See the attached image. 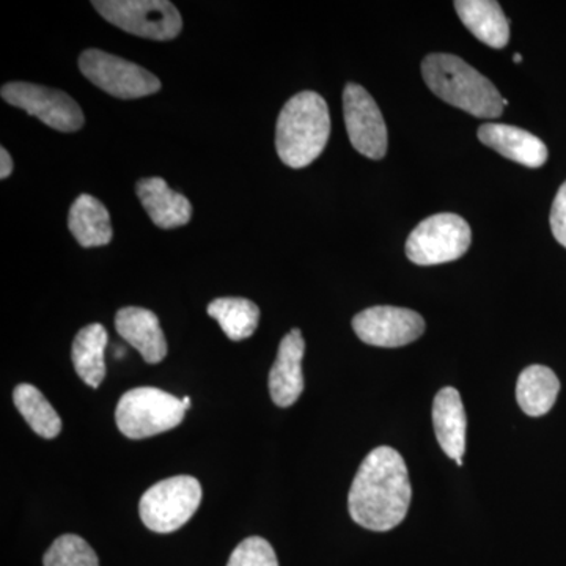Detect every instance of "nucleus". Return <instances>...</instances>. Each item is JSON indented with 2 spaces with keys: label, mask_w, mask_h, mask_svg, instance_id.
<instances>
[{
  "label": "nucleus",
  "mask_w": 566,
  "mask_h": 566,
  "mask_svg": "<svg viewBox=\"0 0 566 566\" xmlns=\"http://www.w3.org/2000/svg\"><path fill=\"white\" fill-rule=\"evenodd\" d=\"M476 134L482 144L493 148L510 161L523 164L531 169H538L547 161L545 142L526 129L502 123H485L480 126Z\"/></svg>",
  "instance_id": "nucleus-13"
},
{
  "label": "nucleus",
  "mask_w": 566,
  "mask_h": 566,
  "mask_svg": "<svg viewBox=\"0 0 566 566\" xmlns=\"http://www.w3.org/2000/svg\"><path fill=\"white\" fill-rule=\"evenodd\" d=\"M353 329L364 344L400 348L422 337L424 319L409 308L378 305L354 316Z\"/></svg>",
  "instance_id": "nucleus-10"
},
{
  "label": "nucleus",
  "mask_w": 566,
  "mask_h": 566,
  "mask_svg": "<svg viewBox=\"0 0 566 566\" xmlns=\"http://www.w3.org/2000/svg\"><path fill=\"white\" fill-rule=\"evenodd\" d=\"M455 10L461 22L482 43L494 50L509 44V20L494 0H457Z\"/></svg>",
  "instance_id": "nucleus-17"
},
{
  "label": "nucleus",
  "mask_w": 566,
  "mask_h": 566,
  "mask_svg": "<svg viewBox=\"0 0 566 566\" xmlns=\"http://www.w3.org/2000/svg\"><path fill=\"white\" fill-rule=\"evenodd\" d=\"M107 340L109 337L103 324L93 323L81 329L73 342L71 359H73L74 370L82 381L93 389H98L106 376L104 352H106Z\"/></svg>",
  "instance_id": "nucleus-19"
},
{
  "label": "nucleus",
  "mask_w": 566,
  "mask_h": 566,
  "mask_svg": "<svg viewBox=\"0 0 566 566\" xmlns=\"http://www.w3.org/2000/svg\"><path fill=\"white\" fill-rule=\"evenodd\" d=\"M202 502V486L193 476L177 475L156 483L140 499L142 523L158 534H170L188 523Z\"/></svg>",
  "instance_id": "nucleus-5"
},
{
  "label": "nucleus",
  "mask_w": 566,
  "mask_h": 566,
  "mask_svg": "<svg viewBox=\"0 0 566 566\" xmlns=\"http://www.w3.org/2000/svg\"><path fill=\"white\" fill-rule=\"evenodd\" d=\"M2 98L57 132L74 133L84 126L80 104L65 92L29 82H10L2 87Z\"/></svg>",
  "instance_id": "nucleus-9"
},
{
  "label": "nucleus",
  "mask_w": 566,
  "mask_h": 566,
  "mask_svg": "<svg viewBox=\"0 0 566 566\" xmlns=\"http://www.w3.org/2000/svg\"><path fill=\"white\" fill-rule=\"evenodd\" d=\"M185 412L180 398L155 387H137L123 395L115 420L126 438L145 439L178 427Z\"/></svg>",
  "instance_id": "nucleus-4"
},
{
  "label": "nucleus",
  "mask_w": 566,
  "mask_h": 566,
  "mask_svg": "<svg viewBox=\"0 0 566 566\" xmlns=\"http://www.w3.org/2000/svg\"><path fill=\"white\" fill-rule=\"evenodd\" d=\"M115 329L142 354L145 363L159 364L167 356V342L161 324L158 316L148 308H120L115 316Z\"/></svg>",
  "instance_id": "nucleus-14"
},
{
  "label": "nucleus",
  "mask_w": 566,
  "mask_h": 566,
  "mask_svg": "<svg viewBox=\"0 0 566 566\" xmlns=\"http://www.w3.org/2000/svg\"><path fill=\"white\" fill-rule=\"evenodd\" d=\"M305 342L300 329L282 338L277 357L270 371V394L275 405L290 408L304 390L303 357Z\"/></svg>",
  "instance_id": "nucleus-12"
},
{
  "label": "nucleus",
  "mask_w": 566,
  "mask_h": 566,
  "mask_svg": "<svg viewBox=\"0 0 566 566\" xmlns=\"http://www.w3.org/2000/svg\"><path fill=\"white\" fill-rule=\"evenodd\" d=\"M551 229L554 238L566 249V181L558 189L551 210Z\"/></svg>",
  "instance_id": "nucleus-25"
},
{
  "label": "nucleus",
  "mask_w": 566,
  "mask_h": 566,
  "mask_svg": "<svg viewBox=\"0 0 566 566\" xmlns=\"http://www.w3.org/2000/svg\"><path fill=\"white\" fill-rule=\"evenodd\" d=\"M81 73L115 98L137 99L161 91V81L136 63L109 52L87 50L80 57Z\"/></svg>",
  "instance_id": "nucleus-8"
},
{
  "label": "nucleus",
  "mask_w": 566,
  "mask_h": 566,
  "mask_svg": "<svg viewBox=\"0 0 566 566\" xmlns=\"http://www.w3.org/2000/svg\"><path fill=\"white\" fill-rule=\"evenodd\" d=\"M136 193L142 207L159 229H177L191 221V202L182 193L170 189L163 178H144L137 182Z\"/></svg>",
  "instance_id": "nucleus-15"
},
{
  "label": "nucleus",
  "mask_w": 566,
  "mask_h": 566,
  "mask_svg": "<svg viewBox=\"0 0 566 566\" xmlns=\"http://www.w3.org/2000/svg\"><path fill=\"white\" fill-rule=\"evenodd\" d=\"M344 114L349 140L360 155L382 159L387 153L385 117L374 96L363 85L348 84L344 92Z\"/></svg>",
  "instance_id": "nucleus-11"
},
{
  "label": "nucleus",
  "mask_w": 566,
  "mask_h": 566,
  "mask_svg": "<svg viewBox=\"0 0 566 566\" xmlns=\"http://www.w3.org/2000/svg\"><path fill=\"white\" fill-rule=\"evenodd\" d=\"M13 401L29 427L41 438L54 439L55 436L61 434V417L35 386H17L13 392Z\"/></svg>",
  "instance_id": "nucleus-22"
},
{
  "label": "nucleus",
  "mask_w": 566,
  "mask_h": 566,
  "mask_svg": "<svg viewBox=\"0 0 566 566\" xmlns=\"http://www.w3.org/2000/svg\"><path fill=\"white\" fill-rule=\"evenodd\" d=\"M422 76L438 98L474 117L497 118L504 112V98L493 82L457 55H427Z\"/></svg>",
  "instance_id": "nucleus-3"
},
{
  "label": "nucleus",
  "mask_w": 566,
  "mask_h": 566,
  "mask_svg": "<svg viewBox=\"0 0 566 566\" xmlns=\"http://www.w3.org/2000/svg\"><path fill=\"white\" fill-rule=\"evenodd\" d=\"M560 381L545 365H531L517 378L516 400L531 417L545 416L556 405Z\"/></svg>",
  "instance_id": "nucleus-20"
},
{
  "label": "nucleus",
  "mask_w": 566,
  "mask_h": 566,
  "mask_svg": "<svg viewBox=\"0 0 566 566\" xmlns=\"http://www.w3.org/2000/svg\"><path fill=\"white\" fill-rule=\"evenodd\" d=\"M44 566H99L98 556L81 536L66 534L52 543L43 557Z\"/></svg>",
  "instance_id": "nucleus-23"
},
{
  "label": "nucleus",
  "mask_w": 566,
  "mask_h": 566,
  "mask_svg": "<svg viewBox=\"0 0 566 566\" xmlns=\"http://www.w3.org/2000/svg\"><path fill=\"white\" fill-rule=\"evenodd\" d=\"M182 406H185L186 411H188L189 408H191V397H185L182 398Z\"/></svg>",
  "instance_id": "nucleus-27"
},
{
  "label": "nucleus",
  "mask_w": 566,
  "mask_h": 566,
  "mask_svg": "<svg viewBox=\"0 0 566 566\" xmlns=\"http://www.w3.org/2000/svg\"><path fill=\"white\" fill-rule=\"evenodd\" d=\"M513 62H515V63L523 62V57H521V54L513 55Z\"/></svg>",
  "instance_id": "nucleus-28"
},
{
  "label": "nucleus",
  "mask_w": 566,
  "mask_h": 566,
  "mask_svg": "<svg viewBox=\"0 0 566 566\" xmlns=\"http://www.w3.org/2000/svg\"><path fill=\"white\" fill-rule=\"evenodd\" d=\"M207 312L233 342L252 337L259 327L260 308L244 297H219L208 305Z\"/></svg>",
  "instance_id": "nucleus-21"
},
{
  "label": "nucleus",
  "mask_w": 566,
  "mask_h": 566,
  "mask_svg": "<svg viewBox=\"0 0 566 566\" xmlns=\"http://www.w3.org/2000/svg\"><path fill=\"white\" fill-rule=\"evenodd\" d=\"M92 6L115 28L142 39L169 41L182 29L180 11L167 0H96Z\"/></svg>",
  "instance_id": "nucleus-6"
},
{
  "label": "nucleus",
  "mask_w": 566,
  "mask_h": 566,
  "mask_svg": "<svg viewBox=\"0 0 566 566\" xmlns=\"http://www.w3.org/2000/svg\"><path fill=\"white\" fill-rule=\"evenodd\" d=\"M69 229L82 248H102L112 241L111 214L98 199L82 193L71 205Z\"/></svg>",
  "instance_id": "nucleus-18"
},
{
  "label": "nucleus",
  "mask_w": 566,
  "mask_h": 566,
  "mask_svg": "<svg viewBox=\"0 0 566 566\" xmlns=\"http://www.w3.org/2000/svg\"><path fill=\"white\" fill-rule=\"evenodd\" d=\"M13 172V159H11L10 153L6 148H0V178L6 180Z\"/></svg>",
  "instance_id": "nucleus-26"
},
{
  "label": "nucleus",
  "mask_w": 566,
  "mask_h": 566,
  "mask_svg": "<svg viewBox=\"0 0 566 566\" xmlns=\"http://www.w3.org/2000/svg\"><path fill=\"white\" fill-rule=\"evenodd\" d=\"M411 497L403 457L392 447H378L368 453L354 476L348 495L349 515L368 531H392L408 515Z\"/></svg>",
  "instance_id": "nucleus-1"
},
{
  "label": "nucleus",
  "mask_w": 566,
  "mask_h": 566,
  "mask_svg": "<svg viewBox=\"0 0 566 566\" xmlns=\"http://www.w3.org/2000/svg\"><path fill=\"white\" fill-rule=\"evenodd\" d=\"M331 136L327 103L315 92H301L282 107L275 126V150L285 166L303 169L326 148Z\"/></svg>",
  "instance_id": "nucleus-2"
},
{
  "label": "nucleus",
  "mask_w": 566,
  "mask_h": 566,
  "mask_svg": "<svg viewBox=\"0 0 566 566\" xmlns=\"http://www.w3.org/2000/svg\"><path fill=\"white\" fill-rule=\"evenodd\" d=\"M471 241V227L461 216L439 212L412 230L406 241V255L419 266L455 262L468 252Z\"/></svg>",
  "instance_id": "nucleus-7"
},
{
  "label": "nucleus",
  "mask_w": 566,
  "mask_h": 566,
  "mask_svg": "<svg viewBox=\"0 0 566 566\" xmlns=\"http://www.w3.org/2000/svg\"><path fill=\"white\" fill-rule=\"evenodd\" d=\"M433 424L436 438L446 455L463 465L468 420L461 395L453 387H444L436 395Z\"/></svg>",
  "instance_id": "nucleus-16"
},
{
  "label": "nucleus",
  "mask_w": 566,
  "mask_h": 566,
  "mask_svg": "<svg viewBox=\"0 0 566 566\" xmlns=\"http://www.w3.org/2000/svg\"><path fill=\"white\" fill-rule=\"evenodd\" d=\"M227 566H279V560L266 539L251 536L237 546Z\"/></svg>",
  "instance_id": "nucleus-24"
}]
</instances>
